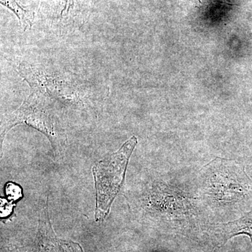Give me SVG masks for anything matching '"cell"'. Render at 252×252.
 Returning <instances> with one entry per match:
<instances>
[{
	"instance_id": "6da1fadb",
	"label": "cell",
	"mask_w": 252,
	"mask_h": 252,
	"mask_svg": "<svg viewBox=\"0 0 252 252\" xmlns=\"http://www.w3.org/2000/svg\"><path fill=\"white\" fill-rule=\"evenodd\" d=\"M137 144L135 136L131 137L110 157L93 167L96 190L95 220H103L110 211L114 199L120 191L131 155Z\"/></svg>"
},
{
	"instance_id": "7a4b0ae2",
	"label": "cell",
	"mask_w": 252,
	"mask_h": 252,
	"mask_svg": "<svg viewBox=\"0 0 252 252\" xmlns=\"http://www.w3.org/2000/svg\"><path fill=\"white\" fill-rule=\"evenodd\" d=\"M46 96L41 93L32 91L21 107L5 118L1 126V142L11 128L25 124L44 134L55 150H59L64 140L56 130L54 119L46 103Z\"/></svg>"
},
{
	"instance_id": "3957f363",
	"label": "cell",
	"mask_w": 252,
	"mask_h": 252,
	"mask_svg": "<svg viewBox=\"0 0 252 252\" xmlns=\"http://www.w3.org/2000/svg\"><path fill=\"white\" fill-rule=\"evenodd\" d=\"M0 2L17 16L23 31L31 29L34 21V11L25 8L18 2V0H0Z\"/></svg>"
},
{
	"instance_id": "277c9868",
	"label": "cell",
	"mask_w": 252,
	"mask_h": 252,
	"mask_svg": "<svg viewBox=\"0 0 252 252\" xmlns=\"http://www.w3.org/2000/svg\"><path fill=\"white\" fill-rule=\"evenodd\" d=\"M5 193L8 198L12 200H16L22 197V190L21 187L13 183L7 184L5 188Z\"/></svg>"
},
{
	"instance_id": "5b68a950",
	"label": "cell",
	"mask_w": 252,
	"mask_h": 252,
	"mask_svg": "<svg viewBox=\"0 0 252 252\" xmlns=\"http://www.w3.org/2000/svg\"><path fill=\"white\" fill-rule=\"evenodd\" d=\"M77 0H62L63 7L60 16L61 17L67 16L70 11L74 9Z\"/></svg>"
},
{
	"instance_id": "8992f818",
	"label": "cell",
	"mask_w": 252,
	"mask_h": 252,
	"mask_svg": "<svg viewBox=\"0 0 252 252\" xmlns=\"http://www.w3.org/2000/svg\"><path fill=\"white\" fill-rule=\"evenodd\" d=\"M1 204H3V205H1V216L3 215V217H6L11 211V205H9V203H5V201L4 203H1Z\"/></svg>"
}]
</instances>
